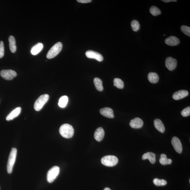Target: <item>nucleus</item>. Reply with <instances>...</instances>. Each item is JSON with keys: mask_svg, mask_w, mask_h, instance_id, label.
<instances>
[{"mask_svg": "<svg viewBox=\"0 0 190 190\" xmlns=\"http://www.w3.org/2000/svg\"><path fill=\"white\" fill-rule=\"evenodd\" d=\"M60 135L65 138H71L74 134V129L72 126L69 124H65L62 125L59 129Z\"/></svg>", "mask_w": 190, "mask_h": 190, "instance_id": "f257e3e1", "label": "nucleus"}, {"mask_svg": "<svg viewBox=\"0 0 190 190\" xmlns=\"http://www.w3.org/2000/svg\"><path fill=\"white\" fill-rule=\"evenodd\" d=\"M17 154L16 149L12 148L9 155L8 162H7V170L9 174H11L12 172L13 167L16 161Z\"/></svg>", "mask_w": 190, "mask_h": 190, "instance_id": "f03ea898", "label": "nucleus"}, {"mask_svg": "<svg viewBox=\"0 0 190 190\" xmlns=\"http://www.w3.org/2000/svg\"><path fill=\"white\" fill-rule=\"evenodd\" d=\"M63 48V44L59 42L55 44L49 51L47 55L48 59H52L55 57L61 51Z\"/></svg>", "mask_w": 190, "mask_h": 190, "instance_id": "7ed1b4c3", "label": "nucleus"}, {"mask_svg": "<svg viewBox=\"0 0 190 190\" xmlns=\"http://www.w3.org/2000/svg\"><path fill=\"white\" fill-rule=\"evenodd\" d=\"M49 97H50L47 94L41 95L35 102L34 105L35 110L37 111L41 110L44 105L47 102Z\"/></svg>", "mask_w": 190, "mask_h": 190, "instance_id": "20e7f679", "label": "nucleus"}, {"mask_svg": "<svg viewBox=\"0 0 190 190\" xmlns=\"http://www.w3.org/2000/svg\"><path fill=\"white\" fill-rule=\"evenodd\" d=\"M118 162L117 157L114 155H108L103 157L101 159V162L107 167H113L116 165Z\"/></svg>", "mask_w": 190, "mask_h": 190, "instance_id": "39448f33", "label": "nucleus"}, {"mask_svg": "<svg viewBox=\"0 0 190 190\" xmlns=\"http://www.w3.org/2000/svg\"><path fill=\"white\" fill-rule=\"evenodd\" d=\"M60 173L59 167L55 166L48 171L47 174V180L49 183H52L56 179Z\"/></svg>", "mask_w": 190, "mask_h": 190, "instance_id": "423d86ee", "label": "nucleus"}, {"mask_svg": "<svg viewBox=\"0 0 190 190\" xmlns=\"http://www.w3.org/2000/svg\"><path fill=\"white\" fill-rule=\"evenodd\" d=\"M0 75L3 78L7 80H12L17 76L15 71L10 69L2 70L0 73Z\"/></svg>", "mask_w": 190, "mask_h": 190, "instance_id": "0eeeda50", "label": "nucleus"}, {"mask_svg": "<svg viewBox=\"0 0 190 190\" xmlns=\"http://www.w3.org/2000/svg\"><path fill=\"white\" fill-rule=\"evenodd\" d=\"M86 57L90 59H95L98 61L101 62L103 61V58L102 55L99 52L94 51L93 50H89L86 52Z\"/></svg>", "mask_w": 190, "mask_h": 190, "instance_id": "6e6552de", "label": "nucleus"}, {"mask_svg": "<svg viewBox=\"0 0 190 190\" xmlns=\"http://www.w3.org/2000/svg\"><path fill=\"white\" fill-rule=\"evenodd\" d=\"M178 62L176 59L172 57L167 58L165 60V66L170 71H172L175 69L177 66Z\"/></svg>", "mask_w": 190, "mask_h": 190, "instance_id": "1a4fd4ad", "label": "nucleus"}, {"mask_svg": "<svg viewBox=\"0 0 190 190\" xmlns=\"http://www.w3.org/2000/svg\"><path fill=\"white\" fill-rule=\"evenodd\" d=\"M172 144L175 151L179 154H181L182 151V146L181 142L180 139L176 137H173L172 141Z\"/></svg>", "mask_w": 190, "mask_h": 190, "instance_id": "9d476101", "label": "nucleus"}, {"mask_svg": "<svg viewBox=\"0 0 190 190\" xmlns=\"http://www.w3.org/2000/svg\"><path fill=\"white\" fill-rule=\"evenodd\" d=\"M143 122L142 119L136 117L131 120L130 123V125L132 128L139 129L143 127Z\"/></svg>", "mask_w": 190, "mask_h": 190, "instance_id": "9b49d317", "label": "nucleus"}, {"mask_svg": "<svg viewBox=\"0 0 190 190\" xmlns=\"http://www.w3.org/2000/svg\"><path fill=\"white\" fill-rule=\"evenodd\" d=\"M189 95V92L187 90H181L175 92L173 95V98L175 100H178L187 96Z\"/></svg>", "mask_w": 190, "mask_h": 190, "instance_id": "f8f14e48", "label": "nucleus"}, {"mask_svg": "<svg viewBox=\"0 0 190 190\" xmlns=\"http://www.w3.org/2000/svg\"><path fill=\"white\" fill-rule=\"evenodd\" d=\"M100 112L101 115L105 117L113 118L114 117V111L112 109L109 108H105L100 109Z\"/></svg>", "mask_w": 190, "mask_h": 190, "instance_id": "ddd939ff", "label": "nucleus"}, {"mask_svg": "<svg viewBox=\"0 0 190 190\" xmlns=\"http://www.w3.org/2000/svg\"><path fill=\"white\" fill-rule=\"evenodd\" d=\"M165 44L169 46H175L179 44L180 41L177 37L174 36H171L165 39Z\"/></svg>", "mask_w": 190, "mask_h": 190, "instance_id": "4468645a", "label": "nucleus"}, {"mask_svg": "<svg viewBox=\"0 0 190 190\" xmlns=\"http://www.w3.org/2000/svg\"><path fill=\"white\" fill-rule=\"evenodd\" d=\"M22 108L20 107H18L14 109L8 116H7L6 120L7 121L14 119L19 115L21 112Z\"/></svg>", "mask_w": 190, "mask_h": 190, "instance_id": "2eb2a0df", "label": "nucleus"}, {"mask_svg": "<svg viewBox=\"0 0 190 190\" xmlns=\"http://www.w3.org/2000/svg\"><path fill=\"white\" fill-rule=\"evenodd\" d=\"M105 135L104 131L102 127H100L96 130L94 134V137L98 142H100L103 140Z\"/></svg>", "mask_w": 190, "mask_h": 190, "instance_id": "dca6fc26", "label": "nucleus"}, {"mask_svg": "<svg viewBox=\"0 0 190 190\" xmlns=\"http://www.w3.org/2000/svg\"><path fill=\"white\" fill-rule=\"evenodd\" d=\"M44 48V45L41 43H39L34 46L31 49V53L33 55L39 54Z\"/></svg>", "mask_w": 190, "mask_h": 190, "instance_id": "f3484780", "label": "nucleus"}, {"mask_svg": "<svg viewBox=\"0 0 190 190\" xmlns=\"http://www.w3.org/2000/svg\"><path fill=\"white\" fill-rule=\"evenodd\" d=\"M154 125L156 129L161 133H164L165 131V127L162 122L160 119H157L154 120Z\"/></svg>", "mask_w": 190, "mask_h": 190, "instance_id": "a211bd4d", "label": "nucleus"}, {"mask_svg": "<svg viewBox=\"0 0 190 190\" xmlns=\"http://www.w3.org/2000/svg\"><path fill=\"white\" fill-rule=\"evenodd\" d=\"M142 159L143 160L148 159L151 163H154L156 162V155L153 152H148L143 155Z\"/></svg>", "mask_w": 190, "mask_h": 190, "instance_id": "6ab92c4d", "label": "nucleus"}, {"mask_svg": "<svg viewBox=\"0 0 190 190\" xmlns=\"http://www.w3.org/2000/svg\"><path fill=\"white\" fill-rule=\"evenodd\" d=\"M148 78L149 81L152 84L157 83L159 80V76L157 73L155 72H150L149 73Z\"/></svg>", "mask_w": 190, "mask_h": 190, "instance_id": "aec40b11", "label": "nucleus"}, {"mask_svg": "<svg viewBox=\"0 0 190 190\" xmlns=\"http://www.w3.org/2000/svg\"><path fill=\"white\" fill-rule=\"evenodd\" d=\"M9 48L11 52L12 53H15L16 51V41L15 37L12 36H10L9 37Z\"/></svg>", "mask_w": 190, "mask_h": 190, "instance_id": "412c9836", "label": "nucleus"}, {"mask_svg": "<svg viewBox=\"0 0 190 190\" xmlns=\"http://www.w3.org/2000/svg\"><path fill=\"white\" fill-rule=\"evenodd\" d=\"M68 101V97L66 95H64L60 98L58 105L60 108H64L66 106Z\"/></svg>", "mask_w": 190, "mask_h": 190, "instance_id": "4be33fe9", "label": "nucleus"}, {"mask_svg": "<svg viewBox=\"0 0 190 190\" xmlns=\"http://www.w3.org/2000/svg\"><path fill=\"white\" fill-rule=\"evenodd\" d=\"M94 83L96 89L99 91H102L103 90V82L100 79L95 78L94 79Z\"/></svg>", "mask_w": 190, "mask_h": 190, "instance_id": "5701e85b", "label": "nucleus"}, {"mask_svg": "<svg viewBox=\"0 0 190 190\" xmlns=\"http://www.w3.org/2000/svg\"><path fill=\"white\" fill-rule=\"evenodd\" d=\"M172 162V160L168 159L167 156L165 154H162L161 155V158L159 159V162L161 165H170Z\"/></svg>", "mask_w": 190, "mask_h": 190, "instance_id": "b1692460", "label": "nucleus"}, {"mask_svg": "<svg viewBox=\"0 0 190 190\" xmlns=\"http://www.w3.org/2000/svg\"><path fill=\"white\" fill-rule=\"evenodd\" d=\"M114 86L119 89H123L124 87V83L121 79L115 78L114 80Z\"/></svg>", "mask_w": 190, "mask_h": 190, "instance_id": "393cba45", "label": "nucleus"}, {"mask_svg": "<svg viewBox=\"0 0 190 190\" xmlns=\"http://www.w3.org/2000/svg\"><path fill=\"white\" fill-rule=\"evenodd\" d=\"M149 11L152 15L155 16L159 15L161 13L160 9L155 6H152L150 7Z\"/></svg>", "mask_w": 190, "mask_h": 190, "instance_id": "a878e982", "label": "nucleus"}, {"mask_svg": "<svg viewBox=\"0 0 190 190\" xmlns=\"http://www.w3.org/2000/svg\"><path fill=\"white\" fill-rule=\"evenodd\" d=\"M131 27L133 31L136 32L140 29V25L137 20H134L131 22Z\"/></svg>", "mask_w": 190, "mask_h": 190, "instance_id": "bb28decb", "label": "nucleus"}, {"mask_svg": "<svg viewBox=\"0 0 190 190\" xmlns=\"http://www.w3.org/2000/svg\"><path fill=\"white\" fill-rule=\"evenodd\" d=\"M153 183L157 186H164L167 185V182L165 180L156 178L154 180Z\"/></svg>", "mask_w": 190, "mask_h": 190, "instance_id": "cd10ccee", "label": "nucleus"}, {"mask_svg": "<svg viewBox=\"0 0 190 190\" xmlns=\"http://www.w3.org/2000/svg\"><path fill=\"white\" fill-rule=\"evenodd\" d=\"M182 32L187 36H190V28L186 25H182L181 27Z\"/></svg>", "mask_w": 190, "mask_h": 190, "instance_id": "c85d7f7f", "label": "nucleus"}, {"mask_svg": "<svg viewBox=\"0 0 190 190\" xmlns=\"http://www.w3.org/2000/svg\"><path fill=\"white\" fill-rule=\"evenodd\" d=\"M181 114L183 116H187L190 115V107L189 106L184 109L181 112Z\"/></svg>", "mask_w": 190, "mask_h": 190, "instance_id": "c756f323", "label": "nucleus"}, {"mask_svg": "<svg viewBox=\"0 0 190 190\" xmlns=\"http://www.w3.org/2000/svg\"><path fill=\"white\" fill-rule=\"evenodd\" d=\"M4 55V47L2 41L0 42V59L2 58Z\"/></svg>", "mask_w": 190, "mask_h": 190, "instance_id": "7c9ffc66", "label": "nucleus"}, {"mask_svg": "<svg viewBox=\"0 0 190 190\" xmlns=\"http://www.w3.org/2000/svg\"><path fill=\"white\" fill-rule=\"evenodd\" d=\"M77 1L79 3H87L91 2V0H77Z\"/></svg>", "mask_w": 190, "mask_h": 190, "instance_id": "2f4dec72", "label": "nucleus"}, {"mask_svg": "<svg viewBox=\"0 0 190 190\" xmlns=\"http://www.w3.org/2000/svg\"><path fill=\"white\" fill-rule=\"evenodd\" d=\"M165 3L170 2H176V0H162V1Z\"/></svg>", "mask_w": 190, "mask_h": 190, "instance_id": "473e14b6", "label": "nucleus"}, {"mask_svg": "<svg viewBox=\"0 0 190 190\" xmlns=\"http://www.w3.org/2000/svg\"><path fill=\"white\" fill-rule=\"evenodd\" d=\"M104 190H111L110 189H109L108 188H105Z\"/></svg>", "mask_w": 190, "mask_h": 190, "instance_id": "72a5a7b5", "label": "nucleus"}, {"mask_svg": "<svg viewBox=\"0 0 190 190\" xmlns=\"http://www.w3.org/2000/svg\"><path fill=\"white\" fill-rule=\"evenodd\" d=\"M164 36H165V34L164 35Z\"/></svg>", "mask_w": 190, "mask_h": 190, "instance_id": "f704fd0d", "label": "nucleus"}]
</instances>
